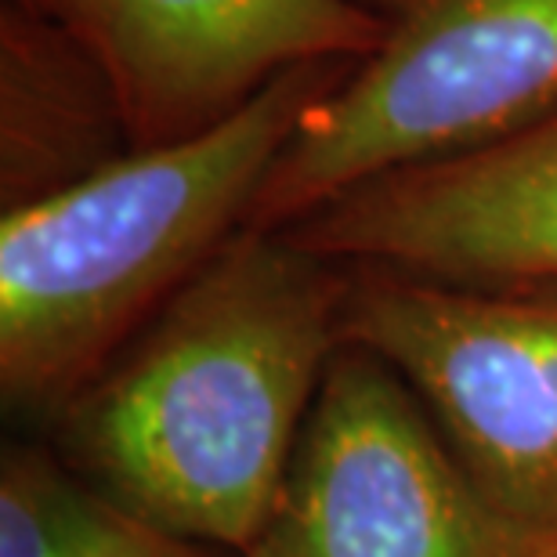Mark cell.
I'll return each mask as SVG.
<instances>
[{
	"label": "cell",
	"instance_id": "obj_1",
	"mask_svg": "<svg viewBox=\"0 0 557 557\" xmlns=\"http://www.w3.org/2000/svg\"><path fill=\"white\" fill-rule=\"evenodd\" d=\"M348 269L243 228L73 403L48 442L163 529L247 554L341 351Z\"/></svg>",
	"mask_w": 557,
	"mask_h": 557
},
{
	"label": "cell",
	"instance_id": "obj_2",
	"mask_svg": "<svg viewBox=\"0 0 557 557\" xmlns=\"http://www.w3.org/2000/svg\"><path fill=\"white\" fill-rule=\"evenodd\" d=\"M348 65L278 76L236 113L113 156L0 218V392L54 420L225 243L315 95Z\"/></svg>",
	"mask_w": 557,
	"mask_h": 557
},
{
	"label": "cell",
	"instance_id": "obj_3",
	"mask_svg": "<svg viewBox=\"0 0 557 557\" xmlns=\"http://www.w3.org/2000/svg\"><path fill=\"white\" fill-rule=\"evenodd\" d=\"M381 48L315 95L253 203L283 232L370 177L504 138L557 109V0H395Z\"/></svg>",
	"mask_w": 557,
	"mask_h": 557
},
{
	"label": "cell",
	"instance_id": "obj_4",
	"mask_svg": "<svg viewBox=\"0 0 557 557\" xmlns=\"http://www.w3.org/2000/svg\"><path fill=\"white\" fill-rule=\"evenodd\" d=\"M341 337L403 376L518 536L557 532V283L344 264Z\"/></svg>",
	"mask_w": 557,
	"mask_h": 557
},
{
	"label": "cell",
	"instance_id": "obj_5",
	"mask_svg": "<svg viewBox=\"0 0 557 557\" xmlns=\"http://www.w3.org/2000/svg\"><path fill=\"white\" fill-rule=\"evenodd\" d=\"M243 557H521L406 381L341 344Z\"/></svg>",
	"mask_w": 557,
	"mask_h": 557
},
{
	"label": "cell",
	"instance_id": "obj_6",
	"mask_svg": "<svg viewBox=\"0 0 557 557\" xmlns=\"http://www.w3.org/2000/svg\"><path fill=\"white\" fill-rule=\"evenodd\" d=\"M102 76L131 149L203 131L278 76L355 65L387 22L359 0H54Z\"/></svg>",
	"mask_w": 557,
	"mask_h": 557
},
{
	"label": "cell",
	"instance_id": "obj_7",
	"mask_svg": "<svg viewBox=\"0 0 557 557\" xmlns=\"http://www.w3.org/2000/svg\"><path fill=\"white\" fill-rule=\"evenodd\" d=\"M283 232L337 264L557 283V109L467 152L370 177Z\"/></svg>",
	"mask_w": 557,
	"mask_h": 557
},
{
	"label": "cell",
	"instance_id": "obj_8",
	"mask_svg": "<svg viewBox=\"0 0 557 557\" xmlns=\"http://www.w3.org/2000/svg\"><path fill=\"white\" fill-rule=\"evenodd\" d=\"M0 557H239L149 521L62 460L51 442L0 456Z\"/></svg>",
	"mask_w": 557,
	"mask_h": 557
},
{
	"label": "cell",
	"instance_id": "obj_9",
	"mask_svg": "<svg viewBox=\"0 0 557 557\" xmlns=\"http://www.w3.org/2000/svg\"><path fill=\"white\" fill-rule=\"evenodd\" d=\"M521 557H557V532L554 536H540V540L521 536Z\"/></svg>",
	"mask_w": 557,
	"mask_h": 557
},
{
	"label": "cell",
	"instance_id": "obj_10",
	"mask_svg": "<svg viewBox=\"0 0 557 557\" xmlns=\"http://www.w3.org/2000/svg\"><path fill=\"white\" fill-rule=\"evenodd\" d=\"M18 8H26V11H40V15H48L51 18V8H54V0H15Z\"/></svg>",
	"mask_w": 557,
	"mask_h": 557
}]
</instances>
